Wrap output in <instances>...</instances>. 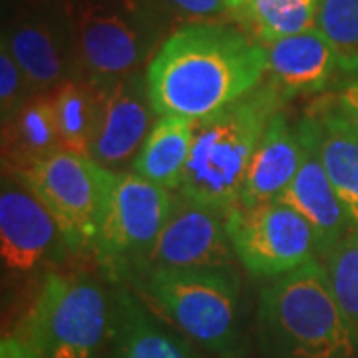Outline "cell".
I'll return each mask as SVG.
<instances>
[{"mask_svg": "<svg viewBox=\"0 0 358 358\" xmlns=\"http://www.w3.org/2000/svg\"><path fill=\"white\" fill-rule=\"evenodd\" d=\"M307 114L317 131L320 157L334 192L358 227V128L331 94L310 103Z\"/></svg>", "mask_w": 358, "mask_h": 358, "instance_id": "16", "label": "cell"}, {"mask_svg": "<svg viewBox=\"0 0 358 358\" xmlns=\"http://www.w3.org/2000/svg\"><path fill=\"white\" fill-rule=\"evenodd\" d=\"M195 136V120L183 115H157L140 152L131 162V173L155 185L178 192Z\"/></svg>", "mask_w": 358, "mask_h": 358, "instance_id": "20", "label": "cell"}, {"mask_svg": "<svg viewBox=\"0 0 358 358\" xmlns=\"http://www.w3.org/2000/svg\"><path fill=\"white\" fill-rule=\"evenodd\" d=\"M317 28L336 46L341 58L358 56V0H320Z\"/></svg>", "mask_w": 358, "mask_h": 358, "instance_id": "24", "label": "cell"}, {"mask_svg": "<svg viewBox=\"0 0 358 358\" xmlns=\"http://www.w3.org/2000/svg\"><path fill=\"white\" fill-rule=\"evenodd\" d=\"M70 10L84 76L98 82L138 72L167 24L155 0H74Z\"/></svg>", "mask_w": 358, "mask_h": 358, "instance_id": "5", "label": "cell"}, {"mask_svg": "<svg viewBox=\"0 0 358 358\" xmlns=\"http://www.w3.org/2000/svg\"><path fill=\"white\" fill-rule=\"evenodd\" d=\"M267 68V48L251 34L192 20L159 44L145 76L155 114L197 122L255 90Z\"/></svg>", "mask_w": 358, "mask_h": 358, "instance_id": "1", "label": "cell"}, {"mask_svg": "<svg viewBox=\"0 0 358 358\" xmlns=\"http://www.w3.org/2000/svg\"><path fill=\"white\" fill-rule=\"evenodd\" d=\"M227 235L235 259L263 279H277L319 259L313 227L281 199L233 205L227 211Z\"/></svg>", "mask_w": 358, "mask_h": 358, "instance_id": "9", "label": "cell"}, {"mask_svg": "<svg viewBox=\"0 0 358 358\" xmlns=\"http://www.w3.org/2000/svg\"><path fill=\"white\" fill-rule=\"evenodd\" d=\"M291 98L273 80L261 82L229 106L195 122V136L178 192L195 201L229 211L268 120Z\"/></svg>", "mask_w": 358, "mask_h": 358, "instance_id": "3", "label": "cell"}, {"mask_svg": "<svg viewBox=\"0 0 358 358\" xmlns=\"http://www.w3.org/2000/svg\"><path fill=\"white\" fill-rule=\"evenodd\" d=\"M62 148L74 154H92L100 124V86L88 76L68 80L54 90Z\"/></svg>", "mask_w": 358, "mask_h": 358, "instance_id": "21", "label": "cell"}, {"mask_svg": "<svg viewBox=\"0 0 358 358\" xmlns=\"http://www.w3.org/2000/svg\"><path fill=\"white\" fill-rule=\"evenodd\" d=\"M296 134L301 143V164L293 181L281 195V201L307 219L317 235L319 259H322L350 231L357 229V225L350 221L334 192L333 181L320 157L317 131L307 112L296 122Z\"/></svg>", "mask_w": 358, "mask_h": 358, "instance_id": "14", "label": "cell"}, {"mask_svg": "<svg viewBox=\"0 0 358 358\" xmlns=\"http://www.w3.org/2000/svg\"><path fill=\"white\" fill-rule=\"evenodd\" d=\"M0 358H40L36 348L22 333L2 336L0 341Z\"/></svg>", "mask_w": 358, "mask_h": 358, "instance_id": "28", "label": "cell"}, {"mask_svg": "<svg viewBox=\"0 0 358 358\" xmlns=\"http://www.w3.org/2000/svg\"><path fill=\"white\" fill-rule=\"evenodd\" d=\"M66 253L70 247L50 211L20 179L4 176L0 192L2 265L28 273L60 263Z\"/></svg>", "mask_w": 358, "mask_h": 358, "instance_id": "12", "label": "cell"}, {"mask_svg": "<svg viewBox=\"0 0 358 358\" xmlns=\"http://www.w3.org/2000/svg\"><path fill=\"white\" fill-rule=\"evenodd\" d=\"M138 287L181 333L215 357L243 355L241 285L233 267L152 271Z\"/></svg>", "mask_w": 358, "mask_h": 358, "instance_id": "4", "label": "cell"}, {"mask_svg": "<svg viewBox=\"0 0 358 358\" xmlns=\"http://www.w3.org/2000/svg\"><path fill=\"white\" fill-rule=\"evenodd\" d=\"M112 329V299L88 275L50 273L22 331L40 358H96Z\"/></svg>", "mask_w": 358, "mask_h": 358, "instance_id": "6", "label": "cell"}, {"mask_svg": "<svg viewBox=\"0 0 358 358\" xmlns=\"http://www.w3.org/2000/svg\"><path fill=\"white\" fill-rule=\"evenodd\" d=\"M257 336L263 358H352L358 346L320 259L261 289Z\"/></svg>", "mask_w": 358, "mask_h": 358, "instance_id": "2", "label": "cell"}, {"mask_svg": "<svg viewBox=\"0 0 358 358\" xmlns=\"http://www.w3.org/2000/svg\"><path fill=\"white\" fill-rule=\"evenodd\" d=\"M227 2V8H229V13H237L239 8H243L245 4L249 2V0H225Z\"/></svg>", "mask_w": 358, "mask_h": 358, "instance_id": "29", "label": "cell"}, {"mask_svg": "<svg viewBox=\"0 0 358 358\" xmlns=\"http://www.w3.org/2000/svg\"><path fill=\"white\" fill-rule=\"evenodd\" d=\"M98 86L100 124L90 157L106 169L117 171L138 155L157 114L150 96L148 76L141 70L102 80Z\"/></svg>", "mask_w": 358, "mask_h": 358, "instance_id": "13", "label": "cell"}, {"mask_svg": "<svg viewBox=\"0 0 358 358\" xmlns=\"http://www.w3.org/2000/svg\"><path fill=\"white\" fill-rule=\"evenodd\" d=\"M64 150L54 90L34 94L13 120L2 126V166L4 176L20 178L40 162Z\"/></svg>", "mask_w": 358, "mask_h": 358, "instance_id": "18", "label": "cell"}, {"mask_svg": "<svg viewBox=\"0 0 358 358\" xmlns=\"http://www.w3.org/2000/svg\"><path fill=\"white\" fill-rule=\"evenodd\" d=\"M233 257L227 211L173 192L171 213L145 261L141 279L152 271L233 267Z\"/></svg>", "mask_w": 358, "mask_h": 358, "instance_id": "11", "label": "cell"}, {"mask_svg": "<svg viewBox=\"0 0 358 358\" xmlns=\"http://www.w3.org/2000/svg\"><path fill=\"white\" fill-rule=\"evenodd\" d=\"M56 2H64V4H72L74 0H56Z\"/></svg>", "mask_w": 358, "mask_h": 358, "instance_id": "30", "label": "cell"}, {"mask_svg": "<svg viewBox=\"0 0 358 358\" xmlns=\"http://www.w3.org/2000/svg\"><path fill=\"white\" fill-rule=\"evenodd\" d=\"M115 173L88 155L60 150L16 179L50 211L70 251H92Z\"/></svg>", "mask_w": 358, "mask_h": 358, "instance_id": "8", "label": "cell"}, {"mask_svg": "<svg viewBox=\"0 0 358 358\" xmlns=\"http://www.w3.org/2000/svg\"><path fill=\"white\" fill-rule=\"evenodd\" d=\"M301 164V143L296 126H291L285 110L268 120L245 176L239 201L235 205H259L281 199Z\"/></svg>", "mask_w": 358, "mask_h": 358, "instance_id": "17", "label": "cell"}, {"mask_svg": "<svg viewBox=\"0 0 358 358\" xmlns=\"http://www.w3.org/2000/svg\"><path fill=\"white\" fill-rule=\"evenodd\" d=\"M173 207V192L136 173H115L92 253L115 285L141 279Z\"/></svg>", "mask_w": 358, "mask_h": 358, "instance_id": "7", "label": "cell"}, {"mask_svg": "<svg viewBox=\"0 0 358 358\" xmlns=\"http://www.w3.org/2000/svg\"><path fill=\"white\" fill-rule=\"evenodd\" d=\"M267 76L293 98L324 92L341 70V52L319 28L267 44Z\"/></svg>", "mask_w": 358, "mask_h": 358, "instance_id": "15", "label": "cell"}, {"mask_svg": "<svg viewBox=\"0 0 358 358\" xmlns=\"http://www.w3.org/2000/svg\"><path fill=\"white\" fill-rule=\"evenodd\" d=\"M320 261L334 299L358 336V227Z\"/></svg>", "mask_w": 358, "mask_h": 358, "instance_id": "23", "label": "cell"}, {"mask_svg": "<svg viewBox=\"0 0 358 358\" xmlns=\"http://www.w3.org/2000/svg\"><path fill=\"white\" fill-rule=\"evenodd\" d=\"M341 70L345 76L338 78L331 96L338 103V108L348 115V120L358 128V56L343 58Z\"/></svg>", "mask_w": 358, "mask_h": 358, "instance_id": "26", "label": "cell"}, {"mask_svg": "<svg viewBox=\"0 0 358 358\" xmlns=\"http://www.w3.org/2000/svg\"><path fill=\"white\" fill-rule=\"evenodd\" d=\"M2 42L28 78L32 94L52 92L84 76L70 4L30 2L2 30Z\"/></svg>", "mask_w": 358, "mask_h": 358, "instance_id": "10", "label": "cell"}, {"mask_svg": "<svg viewBox=\"0 0 358 358\" xmlns=\"http://www.w3.org/2000/svg\"><path fill=\"white\" fill-rule=\"evenodd\" d=\"M155 2L162 4L167 13H176L192 20H213L215 16L229 13L225 0H155Z\"/></svg>", "mask_w": 358, "mask_h": 358, "instance_id": "27", "label": "cell"}, {"mask_svg": "<svg viewBox=\"0 0 358 358\" xmlns=\"http://www.w3.org/2000/svg\"><path fill=\"white\" fill-rule=\"evenodd\" d=\"M32 86L22 72V68L14 60L8 46L0 44V120L6 126L14 115L22 110L32 98Z\"/></svg>", "mask_w": 358, "mask_h": 358, "instance_id": "25", "label": "cell"}, {"mask_svg": "<svg viewBox=\"0 0 358 358\" xmlns=\"http://www.w3.org/2000/svg\"><path fill=\"white\" fill-rule=\"evenodd\" d=\"M112 296V358H199L150 315L124 285Z\"/></svg>", "mask_w": 358, "mask_h": 358, "instance_id": "19", "label": "cell"}, {"mask_svg": "<svg viewBox=\"0 0 358 358\" xmlns=\"http://www.w3.org/2000/svg\"><path fill=\"white\" fill-rule=\"evenodd\" d=\"M320 0H249L235 16L263 46L317 28Z\"/></svg>", "mask_w": 358, "mask_h": 358, "instance_id": "22", "label": "cell"}]
</instances>
